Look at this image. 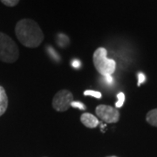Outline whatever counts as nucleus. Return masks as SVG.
I'll list each match as a JSON object with an SVG mask.
<instances>
[{
  "instance_id": "obj_1",
  "label": "nucleus",
  "mask_w": 157,
  "mask_h": 157,
  "mask_svg": "<svg viewBox=\"0 0 157 157\" xmlns=\"http://www.w3.org/2000/svg\"><path fill=\"white\" fill-rule=\"evenodd\" d=\"M15 33L18 41L29 48H36L44 40V33L39 25L33 19L25 18L17 23Z\"/></svg>"
},
{
  "instance_id": "obj_2",
  "label": "nucleus",
  "mask_w": 157,
  "mask_h": 157,
  "mask_svg": "<svg viewBox=\"0 0 157 157\" xmlns=\"http://www.w3.org/2000/svg\"><path fill=\"white\" fill-rule=\"evenodd\" d=\"M94 65L98 73L102 76L112 75L115 72L116 63L113 59L107 58V51L104 47L97 48L93 56Z\"/></svg>"
},
{
  "instance_id": "obj_3",
  "label": "nucleus",
  "mask_w": 157,
  "mask_h": 157,
  "mask_svg": "<svg viewBox=\"0 0 157 157\" xmlns=\"http://www.w3.org/2000/svg\"><path fill=\"white\" fill-rule=\"evenodd\" d=\"M19 57L16 43L8 35L0 33V60L5 63H14Z\"/></svg>"
},
{
  "instance_id": "obj_4",
  "label": "nucleus",
  "mask_w": 157,
  "mask_h": 157,
  "mask_svg": "<svg viewBox=\"0 0 157 157\" xmlns=\"http://www.w3.org/2000/svg\"><path fill=\"white\" fill-rule=\"evenodd\" d=\"M73 101V94L67 89L59 91L52 100V107L58 112L67 111L71 107V103Z\"/></svg>"
},
{
  "instance_id": "obj_5",
  "label": "nucleus",
  "mask_w": 157,
  "mask_h": 157,
  "mask_svg": "<svg viewBox=\"0 0 157 157\" xmlns=\"http://www.w3.org/2000/svg\"><path fill=\"white\" fill-rule=\"evenodd\" d=\"M97 116L106 123H116L120 120V112L117 108L107 105H99L95 109Z\"/></svg>"
},
{
  "instance_id": "obj_6",
  "label": "nucleus",
  "mask_w": 157,
  "mask_h": 157,
  "mask_svg": "<svg viewBox=\"0 0 157 157\" xmlns=\"http://www.w3.org/2000/svg\"><path fill=\"white\" fill-rule=\"evenodd\" d=\"M80 121L84 125L85 127L88 128H95L96 127L100 124V121L97 118L93 115L92 113H84L80 116Z\"/></svg>"
},
{
  "instance_id": "obj_7",
  "label": "nucleus",
  "mask_w": 157,
  "mask_h": 157,
  "mask_svg": "<svg viewBox=\"0 0 157 157\" xmlns=\"http://www.w3.org/2000/svg\"><path fill=\"white\" fill-rule=\"evenodd\" d=\"M8 107V97L3 86H0V116H2Z\"/></svg>"
},
{
  "instance_id": "obj_8",
  "label": "nucleus",
  "mask_w": 157,
  "mask_h": 157,
  "mask_svg": "<svg viewBox=\"0 0 157 157\" xmlns=\"http://www.w3.org/2000/svg\"><path fill=\"white\" fill-rule=\"evenodd\" d=\"M146 121L147 122L150 124L151 126L157 127V108L150 110L147 113Z\"/></svg>"
},
{
  "instance_id": "obj_9",
  "label": "nucleus",
  "mask_w": 157,
  "mask_h": 157,
  "mask_svg": "<svg viewBox=\"0 0 157 157\" xmlns=\"http://www.w3.org/2000/svg\"><path fill=\"white\" fill-rule=\"evenodd\" d=\"M117 102L115 103V107L119 108V107H121L123 106L124 101H125V94H124L122 92L119 93L117 94Z\"/></svg>"
},
{
  "instance_id": "obj_10",
  "label": "nucleus",
  "mask_w": 157,
  "mask_h": 157,
  "mask_svg": "<svg viewBox=\"0 0 157 157\" xmlns=\"http://www.w3.org/2000/svg\"><path fill=\"white\" fill-rule=\"evenodd\" d=\"M85 96H94L95 97L96 99H101V94L98 91H93V90H86L84 92Z\"/></svg>"
},
{
  "instance_id": "obj_11",
  "label": "nucleus",
  "mask_w": 157,
  "mask_h": 157,
  "mask_svg": "<svg viewBox=\"0 0 157 157\" xmlns=\"http://www.w3.org/2000/svg\"><path fill=\"white\" fill-rule=\"evenodd\" d=\"M57 41L59 45H61L62 46L65 45V43H68L69 42V39L67 37V35H64V34H59L58 37H57Z\"/></svg>"
},
{
  "instance_id": "obj_12",
  "label": "nucleus",
  "mask_w": 157,
  "mask_h": 157,
  "mask_svg": "<svg viewBox=\"0 0 157 157\" xmlns=\"http://www.w3.org/2000/svg\"><path fill=\"white\" fill-rule=\"evenodd\" d=\"M1 2L6 6H9V7H13V6H16L18 4L19 0H1Z\"/></svg>"
},
{
  "instance_id": "obj_13",
  "label": "nucleus",
  "mask_w": 157,
  "mask_h": 157,
  "mask_svg": "<svg viewBox=\"0 0 157 157\" xmlns=\"http://www.w3.org/2000/svg\"><path fill=\"white\" fill-rule=\"evenodd\" d=\"M71 107H76V108H78L80 110H86V107L85 106V104H83L82 102H79V101H73L71 103Z\"/></svg>"
},
{
  "instance_id": "obj_14",
  "label": "nucleus",
  "mask_w": 157,
  "mask_h": 157,
  "mask_svg": "<svg viewBox=\"0 0 157 157\" xmlns=\"http://www.w3.org/2000/svg\"><path fill=\"white\" fill-rule=\"evenodd\" d=\"M146 79V77L144 75V73H138V86H140L141 83H143Z\"/></svg>"
},
{
  "instance_id": "obj_15",
  "label": "nucleus",
  "mask_w": 157,
  "mask_h": 157,
  "mask_svg": "<svg viewBox=\"0 0 157 157\" xmlns=\"http://www.w3.org/2000/svg\"><path fill=\"white\" fill-rule=\"evenodd\" d=\"M105 79H106V82H107L108 85H112L113 82V79L112 78V75H107V76H105Z\"/></svg>"
},
{
  "instance_id": "obj_16",
  "label": "nucleus",
  "mask_w": 157,
  "mask_h": 157,
  "mask_svg": "<svg viewBox=\"0 0 157 157\" xmlns=\"http://www.w3.org/2000/svg\"><path fill=\"white\" fill-rule=\"evenodd\" d=\"M79 65H80V63L78 60H73L72 62V66H73L74 68H78L79 67Z\"/></svg>"
},
{
  "instance_id": "obj_17",
  "label": "nucleus",
  "mask_w": 157,
  "mask_h": 157,
  "mask_svg": "<svg viewBox=\"0 0 157 157\" xmlns=\"http://www.w3.org/2000/svg\"><path fill=\"white\" fill-rule=\"evenodd\" d=\"M107 157H118V156H115V155H112V156H107Z\"/></svg>"
}]
</instances>
